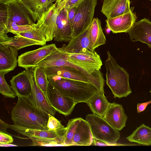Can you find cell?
I'll return each instance as SVG.
<instances>
[{
  "label": "cell",
  "mask_w": 151,
  "mask_h": 151,
  "mask_svg": "<svg viewBox=\"0 0 151 151\" xmlns=\"http://www.w3.org/2000/svg\"><path fill=\"white\" fill-rule=\"evenodd\" d=\"M18 98L11 112L14 124L30 129H49L47 127L48 115L40 111L25 98Z\"/></svg>",
  "instance_id": "obj_1"
},
{
  "label": "cell",
  "mask_w": 151,
  "mask_h": 151,
  "mask_svg": "<svg viewBox=\"0 0 151 151\" xmlns=\"http://www.w3.org/2000/svg\"><path fill=\"white\" fill-rule=\"evenodd\" d=\"M47 79L60 92L72 99L77 104L86 103L99 91L94 85L90 83L57 76L47 77Z\"/></svg>",
  "instance_id": "obj_2"
},
{
  "label": "cell",
  "mask_w": 151,
  "mask_h": 151,
  "mask_svg": "<svg viewBox=\"0 0 151 151\" xmlns=\"http://www.w3.org/2000/svg\"><path fill=\"white\" fill-rule=\"evenodd\" d=\"M107 54V58L104 62L106 83L115 98L127 97L132 92L129 83V74L124 68L118 64L109 51Z\"/></svg>",
  "instance_id": "obj_3"
},
{
  "label": "cell",
  "mask_w": 151,
  "mask_h": 151,
  "mask_svg": "<svg viewBox=\"0 0 151 151\" xmlns=\"http://www.w3.org/2000/svg\"><path fill=\"white\" fill-rule=\"evenodd\" d=\"M7 126L8 128L29 137L33 142L32 145L64 146L63 137L65 127L61 129L55 130L30 129L15 124H7Z\"/></svg>",
  "instance_id": "obj_4"
},
{
  "label": "cell",
  "mask_w": 151,
  "mask_h": 151,
  "mask_svg": "<svg viewBox=\"0 0 151 151\" xmlns=\"http://www.w3.org/2000/svg\"><path fill=\"white\" fill-rule=\"evenodd\" d=\"M86 120L89 123L93 138L102 141L110 146L122 145L117 143L120 137L119 131L104 119L93 114H87Z\"/></svg>",
  "instance_id": "obj_5"
},
{
  "label": "cell",
  "mask_w": 151,
  "mask_h": 151,
  "mask_svg": "<svg viewBox=\"0 0 151 151\" xmlns=\"http://www.w3.org/2000/svg\"><path fill=\"white\" fill-rule=\"evenodd\" d=\"M97 4V0H83L78 5L72 26L73 37L91 24Z\"/></svg>",
  "instance_id": "obj_6"
},
{
  "label": "cell",
  "mask_w": 151,
  "mask_h": 151,
  "mask_svg": "<svg viewBox=\"0 0 151 151\" xmlns=\"http://www.w3.org/2000/svg\"><path fill=\"white\" fill-rule=\"evenodd\" d=\"M0 4L4 10L6 20L20 25L34 26L35 23L31 15L19 0H0Z\"/></svg>",
  "instance_id": "obj_7"
},
{
  "label": "cell",
  "mask_w": 151,
  "mask_h": 151,
  "mask_svg": "<svg viewBox=\"0 0 151 151\" xmlns=\"http://www.w3.org/2000/svg\"><path fill=\"white\" fill-rule=\"evenodd\" d=\"M47 77L57 76L64 78L92 84L99 91H104V83L90 77L80 72L66 66H51L44 68Z\"/></svg>",
  "instance_id": "obj_8"
},
{
  "label": "cell",
  "mask_w": 151,
  "mask_h": 151,
  "mask_svg": "<svg viewBox=\"0 0 151 151\" xmlns=\"http://www.w3.org/2000/svg\"><path fill=\"white\" fill-rule=\"evenodd\" d=\"M34 68H25L32 89L31 95L25 99L41 112L46 115L50 114L54 116L56 111L50 106L46 96L36 84L33 75Z\"/></svg>",
  "instance_id": "obj_9"
},
{
  "label": "cell",
  "mask_w": 151,
  "mask_h": 151,
  "mask_svg": "<svg viewBox=\"0 0 151 151\" xmlns=\"http://www.w3.org/2000/svg\"><path fill=\"white\" fill-rule=\"evenodd\" d=\"M46 97L50 106L56 111L65 116L70 114L77 104L72 99L61 93L50 82Z\"/></svg>",
  "instance_id": "obj_10"
},
{
  "label": "cell",
  "mask_w": 151,
  "mask_h": 151,
  "mask_svg": "<svg viewBox=\"0 0 151 151\" xmlns=\"http://www.w3.org/2000/svg\"><path fill=\"white\" fill-rule=\"evenodd\" d=\"M57 49L55 44H52L45 45L34 50L27 51L18 56V65L25 69L34 68Z\"/></svg>",
  "instance_id": "obj_11"
},
{
  "label": "cell",
  "mask_w": 151,
  "mask_h": 151,
  "mask_svg": "<svg viewBox=\"0 0 151 151\" xmlns=\"http://www.w3.org/2000/svg\"><path fill=\"white\" fill-rule=\"evenodd\" d=\"M60 10L55 2L34 25L41 30L45 37L47 42L52 41L55 36L57 19Z\"/></svg>",
  "instance_id": "obj_12"
},
{
  "label": "cell",
  "mask_w": 151,
  "mask_h": 151,
  "mask_svg": "<svg viewBox=\"0 0 151 151\" xmlns=\"http://www.w3.org/2000/svg\"><path fill=\"white\" fill-rule=\"evenodd\" d=\"M66 52L67 58L70 62L84 65L96 70H100L103 65L100 56L95 51L84 49L78 53Z\"/></svg>",
  "instance_id": "obj_13"
},
{
  "label": "cell",
  "mask_w": 151,
  "mask_h": 151,
  "mask_svg": "<svg viewBox=\"0 0 151 151\" xmlns=\"http://www.w3.org/2000/svg\"><path fill=\"white\" fill-rule=\"evenodd\" d=\"M128 33L132 41L145 43L151 48V22L149 19L144 18L135 22Z\"/></svg>",
  "instance_id": "obj_14"
},
{
  "label": "cell",
  "mask_w": 151,
  "mask_h": 151,
  "mask_svg": "<svg viewBox=\"0 0 151 151\" xmlns=\"http://www.w3.org/2000/svg\"><path fill=\"white\" fill-rule=\"evenodd\" d=\"M137 18L131 10L123 14L107 19L106 26L113 33H127L136 22Z\"/></svg>",
  "instance_id": "obj_15"
},
{
  "label": "cell",
  "mask_w": 151,
  "mask_h": 151,
  "mask_svg": "<svg viewBox=\"0 0 151 151\" xmlns=\"http://www.w3.org/2000/svg\"><path fill=\"white\" fill-rule=\"evenodd\" d=\"M72 27L68 19L67 11L64 8L60 9L56 22L54 40L57 42H69L73 38Z\"/></svg>",
  "instance_id": "obj_16"
},
{
  "label": "cell",
  "mask_w": 151,
  "mask_h": 151,
  "mask_svg": "<svg viewBox=\"0 0 151 151\" xmlns=\"http://www.w3.org/2000/svg\"><path fill=\"white\" fill-rule=\"evenodd\" d=\"M103 118L112 127L119 131L125 126L128 118L122 105L114 102L111 103Z\"/></svg>",
  "instance_id": "obj_17"
},
{
  "label": "cell",
  "mask_w": 151,
  "mask_h": 151,
  "mask_svg": "<svg viewBox=\"0 0 151 151\" xmlns=\"http://www.w3.org/2000/svg\"><path fill=\"white\" fill-rule=\"evenodd\" d=\"M132 10L130 0H104L101 12L109 19L127 13Z\"/></svg>",
  "instance_id": "obj_18"
},
{
  "label": "cell",
  "mask_w": 151,
  "mask_h": 151,
  "mask_svg": "<svg viewBox=\"0 0 151 151\" xmlns=\"http://www.w3.org/2000/svg\"><path fill=\"white\" fill-rule=\"evenodd\" d=\"M28 11L34 22H38L57 0H19Z\"/></svg>",
  "instance_id": "obj_19"
},
{
  "label": "cell",
  "mask_w": 151,
  "mask_h": 151,
  "mask_svg": "<svg viewBox=\"0 0 151 151\" xmlns=\"http://www.w3.org/2000/svg\"><path fill=\"white\" fill-rule=\"evenodd\" d=\"M18 50L13 46L0 44V72L8 73L17 65Z\"/></svg>",
  "instance_id": "obj_20"
},
{
  "label": "cell",
  "mask_w": 151,
  "mask_h": 151,
  "mask_svg": "<svg viewBox=\"0 0 151 151\" xmlns=\"http://www.w3.org/2000/svg\"><path fill=\"white\" fill-rule=\"evenodd\" d=\"M90 25L73 37L67 45H63L67 52L71 53H78L84 49L92 51H95L91 46L89 37Z\"/></svg>",
  "instance_id": "obj_21"
},
{
  "label": "cell",
  "mask_w": 151,
  "mask_h": 151,
  "mask_svg": "<svg viewBox=\"0 0 151 151\" xmlns=\"http://www.w3.org/2000/svg\"><path fill=\"white\" fill-rule=\"evenodd\" d=\"M10 81L12 89L17 97L27 98L31 95L32 87L25 70L13 76Z\"/></svg>",
  "instance_id": "obj_22"
},
{
  "label": "cell",
  "mask_w": 151,
  "mask_h": 151,
  "mask_svg": "<svg viewBox=\"0 0 151 151\" xmlns=\"http://www.w3.org/2000/svg\"><path fill=\"white\" fill-rule=\"evenodd\" d=\"M93 140L89 123L86 120L81 118L73 137V145L90 146L91 145Z\"/></svg>",
  "instance_id": "obj_23"
},
{
  "label": "cell",
  "mask_w": 151,
  "mask_h": 151,
  "mask_svg": "<svg viewBox=\"0 0 151 151\" xmlns=\"http://www.w3.org/2000/svg\"><path fill=\"white\" fill-rule=\"evenodd\" d=\"M111 103L104 95V91H100L86 103L93 114L103 118Z\"/></svg>",
  "instance_id": "obj_24"
},
{
  "label": "cell",
  "mask_w": 151,
  "mask_h": 151,
  "mask_svg": "<svg viewBox=\"0 0 151 151\" xmlns=\"http://www.w3.org/2000/svg\"><path fill=\"white\" fill-rule=\"evenodd\" d=\"M89 37L91 44L94 50L105 44L106 38L102 29L101 21L98 18H93L90 25Z\"/></svg>",
  "instance_id": "obj_25"
},
{
  "label": "cell",
  "mask_w": 151,
  "mask_h": 151,
  "mask_svg": "<svg viewBox=\"0 0 151 151\" xmlns=\"http://www.w3.org/2000/svg\"><path fill=\"white\" fill-rule=\"evenodd\" d=\"M126 139L131 142L146 146L151 145V128L142 124Z\"/></svg>",
  "instance_id": "obj_26"
},
{
  "label": "cell",
  "mask_w": 151,
  "mask_h": 151,
  "mask_svg": "<svg viewBox=\"0 0 151 151\" xmlns=\"http://www.w3.org/2000/svg\"><path fill=\"white\" fill-rule=\"evenodd\" d=\"M0 44L8 45L13 46L19 50L23 48L33 45H43L32 39L22 36L16 35L13 37H8L4 41L0 42Z\"/></svg>",
  "instance_id": "obj_27"
},
{
  "label": "cell",
  "mask_w": 151,
  "mask_h": 151,
  "mask_svg": "<svg viewBox=\"0 0 151 151\" xmlns=\"http://www.w3.org/2000/svg\"><path fill=\"white\" fill-rule=\"evenodd\" d=\"M33 73L36 85L46 96L49 82L44 68L38 66H36L33 68Z\"/></svg>",
  "instance_id": "obj_28"
},
{
  "label": "cell",
  "mask_w": 151,
  "mask_h": 151,
  "mask_svg": "<svg viewBox=\"0 0 151 151\" xmlns=\"http://www.w3.org/2000/svg\"><path fill=\"white\" fill-rule=\"evenodd\" d=\"M81 118L78 117L70 119L66 125L63 137L64 146H73V140L76 129Z\"/></svg>",
  "instance_id": "obj_29"
},
{
  "label": "cell",
  "mask_w": 151,
  "mask_h": 151,
  "mask_svg": "<svg viewBox=\"0 0 151 151\" xmlns=\"http://www.w3.org/2000/svg\"><path fill=\"white\" fill-rule=\"evenodd\" d=\"M17 35L34 40L42 43L43 46L45 45L47 42L44 34L40 29L36 27L30 31L19 33Z\"/></svg>",
  "instance_id": "obj_30"
},
{
  "label": "cell",
  "mask_w": 151,
  "mask_h": 151,
  "mask_svg": "<svg viewBox=\"0 0 151 151\" xmlns=\"http://www.w3.org/2000/svg\"><path fill=\"white\" fill-rule=\"evenodd\" d=\"M8 73L6 71L0 72V93L5 98L14 99L16 96L5 78V75Z\"/></svg>",
  "instance_id": "obj_31"
},
{
  "label": "cell",
  "mask_w": 151,
  "mask_h": 151,
  "mask_svg": "<svg viewBox=\"0 0 151 151\" xmlns=\"http://www.w3.org/2000/svg\"><path fill=\"white\" fill-rule=\"evenodd\" d=\"M6 24L8 32L16 35L20 32L32 30L35 27L34 26L30 25H19L15 22L9 20H6Z\"/></svg>",
  "instance_id": "obj_32"
},
{
  "label": "cell",
  "mask_w": 151,
  "mask_h": 151,
  "mask_svg": "<svg viewBox=\"0 0 151 151\" xmlns=\"http://www.w3.org/2000/svg\"><path fill=\"white\" fill-rule=\"evenodd\" d=\"M47 127L49 129L55 130L61 129L65 127L60 121L50 114H48Z\"/></svg>",
  "instance_id": "obj_33"
},
{
  "label": "cell",
  "mask_w": 151,
  "mask_h": 151,
  "mask_svg": "<svg viewBox=\"0 0 151 151\" xmlns=\"http://www.w3.org/2000/svg\"><path fill=\"white\" fill-rule=\"evenodd\" d=\"M13 141L11 136L6 133L0 132V144H11Z\"/></svg>",
  "instance_id": "obj_34"
},
{
  "label": "cell",
  "mask_w": 151,
  "mask_h": 151,
  "mask_svg": "<svg viewBox=\"0 0 151 151\" xmlns=\"http://www.w3.org/2000/svg\"><path fill=\"white\" fill-rule=\"evenodd\" d=\"M83 0H68L63 8H64L66 10H68L71 8L78 5Z\"/></svg>",
  "instance_id": "obj_35"
},
{
  "label": "cell",
  "mask_w": 151,
  "mask_h": 151,
  "mask_svg": "<svg viewBox=\"0 0 151 151\" xmlns=\"http://www.w3.org/2000/svg\"><path fill=\"white\" fill-rule=\"evenodd\" d=\"M77 6H74L68 10H66L67 12L68 19L72 26Z\"/></svg>",
  "instance_id": "obj_36"
},
{
  "label": "cell",
  "mask_w": 151,
  "mask_h": 151,
  "mask_svg": "<svg viewBox=\"0 0 151 151\" xmlns=\"http://www.w3.org/2000/svg\"><path fill=\"white\" fill-rule=\"evenodd\" d=\"M151 103V100L146 102L138 103L137 105V110L138 113H139L145 110L147 106Z\"/></svg>",
  "instance_id": "obj_37"
},
{
  "label": "cell",
  "mask_w": 151,
  "mask_h": 151,
  "mask_svg": "<svg viewBox=\"0 0 151 151\" xmlns=\"http://www.w3.org/2000/svg\"><path fill=\"white\" fill-rule=\"evenodd\" d=\"M7 124L6 123L1 119H0V132L6 133Z\"/></svg>",
  "instance_id": "obj_38"
},
{
  "label": "cell",
  "mask_w": 151,
  "mask_h": 151,
  "mask_svg": "<svg viewBox=\"0 0 151 151\" xmlns=\"http://www.w3.org/2000/svg\"><path fill=\"white\" fill-rule=\"evenodd\" d=\"M91 145L99 146H110L106 143L101 140H96L93 138V141Z\"/></svg>",
  "instance_id": "obj_39"
},
{
  "label": "cell",
  "mask_w": 151,
  "mask_h": 151,
  "mask_svg": "<svg viewBox=\"0 0 151 151\" xmlns=\"http://www.w3.org/2000/svg\"><path fill=\"white\" fill-rule=\"evenodd\" d=\"M68 0H57L56 1L57 6L60 9H62Z\"/></svg>",
  "instance_id": "obj_40"
},
{
  "label": "cell",
  "mask_w": 151,
  "mask_h": 151,
  "mask_svg": "<svg viewBox=\"0 0 151 151\" xmlns=\"http://www.w3.org/2000/svg\"><path fill=\"white\" fill-rule=\"evenodd\" d=\"M16 145H14L10 144H0V146L1 147H13L17 146Z\"/></svg>",
  "instance_id": "obj_41"
},
{
  "label": "cell",
  "mask_w": 151,
  "mask_h": 151,
  "mask_svg": "<svg viewBox=\"0 0 151 151\" xmlns=\"http://www.w3.org/2000/svg\"><path fill=\"white\" fill-rule=\"evenodd\" d=\"M150 92L151 93V90L150 91Z\"/></svg>",
  "instance_id": "obj_42"
},
{
  "label": "cell",
  "mask_w": 151,
  "mask_h": 151,
  "mask_svg": "<svg viewBox=\"0 0 151 151\" xmlns=\"http://www.w3.org/2000/svg\"><path fill=\"white\" fill-rule=\"evenodd\" d=\"M150 0V1H151V0Z\"/></svg>",
  "instance_id": "obj_43"
}]
</instances>
